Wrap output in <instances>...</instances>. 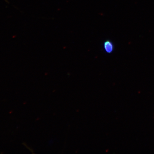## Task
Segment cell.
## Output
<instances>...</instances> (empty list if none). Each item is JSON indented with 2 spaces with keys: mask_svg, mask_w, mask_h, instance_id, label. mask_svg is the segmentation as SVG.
Listing matches in <instances>:
<instances>
[{
  "mask_svg": "<svg viewBox=\"0 0 154 154\" xmlns=\"http://www.w3.org/2000/svg\"><path fill=\"white\" fill-rule=\"evenodd\" d=\"M104 50L107 54H111L113 52L114 49V45L110 40H106L104 43Z\"/></svg>",
  "mask_w": 154,
  "mask_h": 154,
  "instance_id": "1",
  "label": "cell"
}]
</instances>
